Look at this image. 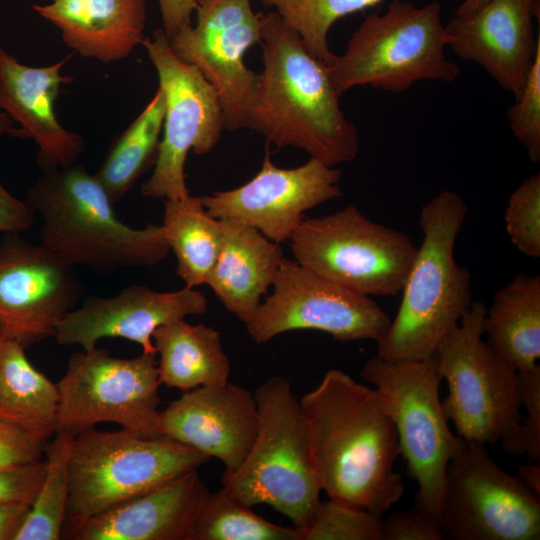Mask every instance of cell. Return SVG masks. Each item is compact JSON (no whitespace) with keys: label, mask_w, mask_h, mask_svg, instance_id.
Segmentation results:
<instances>
[{"label":"cell","mask_w":540,"mask_h":540,"mask_svg":"<svg viewBox=\"0 0 540 540\" xmlns=\"http://www.w3.org/2000/svg\"><path fill=\"white\" fill-rule=\"evenodd\" d=\"M45 460L0 469V504L33 503L41 487Z\"/></svg>","instance_id":"38"},{"label":"cell","mask_w":540,"mask_h":540,"mask_svg":"<svg viewBox=\"0 0 540 540\" xmlns=\"http://www.w3.org/2000/svg\"><path fill=\"white\" fill-rule=\"evenodd\" d=\"M439 522L443 539L538 540L540 499L484 444L462 439L446 468Z\"/></svg>","instance_id":"12"},{"label":"cell","mask_w":540,"mask_h":540,"mask_svg":"<svg viewBox=\"0 0 540 540\" xmlns=\"http://www.w3.org/2000/svg\"><path fill=\"white\" fill-rule=\"evenodd\" d=\"M275 12L304 41L310 53L327 64L335 55L328 34L339 19L373 7L382 0H259Z\"/></svg>","instance_id":"32"},{"label":"cell","mask_w":540,"mask_h":540,"mask_svg":"<svg viewBox=\"0 0 540 540\" xmlns=\"http://www.w3.org/2000/svg\"><path fill=\"white\" fill-rule=\"evenodd\" d=\"M539 0H490L480 9L454 14L445 26L456 56L481 66L503 89L517 98L533 64L540 35Z\"/></svg>","instance_id":"20"},{"label":"cell","mask_w":540,"mask_h":540,"mask_svg":"<svg viewBox=\"0 0 540 540\" xmlns=\"http://www.w3.org/2000/svg\"><path fill=\"white\" fill-rule=\"evenodd\" d=\"M83 294L75 267L19 233L0 242V338L25 349L54 337Z\"/></svg>","instance_id":"16"},{"label":"cell","mask_w":540,"mask_h":540,"mask_svg":"<svg viewBox=\"0 0 540 540\" xmlns=\"http://www.w3.org/2000/svg\"><path fill=\"white\" fill-rule=\"evenodd\" d=\"M220 226V250L206 284L245 324L273 285L283 251L251 226L231 220H220Z\"/></svg>","instance_id":"24"},{"label":"cell","mask_w":540,"mask_h":540,"mask_svg":"<svg viewBox=\"0 0 540 540\" xmlns=\"http://www.w3.org/2000/svg\"><path fill=\"white\" fill-rule=\"evenodd\" d=\"M441 14L438 1L417 7L393 0L383 14L367 15L345 52L326 64L338 95L355 86L401 93L421 80H456L460 71L445 54L451 37Z\"/></svg>","instance_id":"6"},{"label":"cell","mask_w":540,"mask_h":540,"mask_svg":"<svg viewBox=\"0 0 540 540\" xmlns=\"http://www.w3.org/2000/svg\"><path fill=\"white\" fill-rule=\"evenodd\" d=\"M196 23L183 27L169 45L182 61L194 65L216 90L225 128H247L258 74L244 63L249 48L260 44L262 13L251 0H196Z\"/></svg>","instance_id":"15"},{"label":"cell","mask_w":540,"mask_h":540,"mask_svg":"<svg viewBox=\"0 0 540 540\" xmlns=\"http://www.w3.org/2000/svg\"><path fill=\"white\" fill-rule=\"evenodd\" d=\"M74 435L55 433L46 442L41 487L14 540H59L69 501L68 464Z\"/></svg>","instance_id":"30"},{"label":"cell","mask_w":540,"mask_h":540,"mask_svg":"<svg viewBox=\"0 0 540 540\" xmlns=\"http://www.w3.org/2000/svg\"><path fill=\"white\" fill-rule=\"evenodd\" d=\"M295 261L365 296H396L417 247L405 233L368 219L350 204L303 219L290 238Z\"/></svg>","instance_id":"10"},{"label":"cell","mask_w":540,"mask_h":540,"mask_svg":"<svg viewBox=\"0 0 540 540\" xmlns=\"http://www.w3.org/2000/svg\"><path fill=\"white\" fill-rule=\"evenodd\" d=\"M381 518L331 499L320 500L300 529L302 540H382Z\"/></svg>","instance_id":"33"},{"label":"cell","mask_w":540,"mask_h":540,"mask_svg":"<svg viewBox=\"0 0 540 540\" xmlns=\"http://www.w3.org/2000/svg\"><path fill=\"white\" fill-rule=\"evenodd\" d=\"M258 430L243 463L221 478L243 503L268 505L302 529L322 491L307 424L289 380L271 376L254 392Z\"/></svg>","instance_id":"5"},{"label":"cell","mask_w":540,"mask_h":540,"mask_svg":"<svg viewBox=\"0 0 540 540\" xmlns=\"http://www.w3.org/2000/svg\"><path fill=\"white\" fill-rule=\"evenodd\" d=\"M260 45L263 70L247 128L330 167L352 161L358 131L340 107L327 65L275 11L263 14Z\"/></svg>","instance_id":"2"},{"label":"cell","mask_w":540,"mask_h":540,"mask_svg":"<svg viewBox=\"0 0 540 540\" xmlns=\"http://www.w3.org/2000/svg\"><path fill=\"white\" fill-rule=\"evenodd\" d=\"M517 384L527 416L501 440V447L512 456L526 455L528 462L540 463V366L517 372Z\"/></svg>","instance_id":"35"},{"label":"cell","mask_w":540,"mask_h":540,"mask_svg":"<svg viewBox=\"0 0 540 540\" xmlns=\"http://www.w3.org/2000/svg\"><path fill=\"white\" fill-rule=\"evenodd\" d=\"M152 36L142 45L157 72L165 113L154 170L141 192L150 198L179 199L190 194L184 173L188 152L209 153L220 140L225 118L214 87L194 65L174 55L164 30L158 28Z\"/></svg>","instance_id":"13"},{"label":"cell","mask_w":540,"mask_h":540,"mask_svg":"<svg viewBox=\"0 0 540 540\" xmlns=\"http://www.w3.org/2000/svg\"><path fill=\"white\" fill-rule=\"evenodd\" d=\"M25 201L41 217L40 244L74 267L98 273L151 267L170 251L162 224H125L103 186L83 165L42 172Z\"/></svg>","instance_id":"3"},{"label":"cell","mask_w":540,"mask_h":540,"mask_svg":"<svg viewBox=\"0 0 540 540\" xmlns=\"http://www.w3.org/2000/svg\"><path fill=\"white\" fill-rule=\"evenodd\" d=\"M209 459L165 436L149 438L123 428L83 431L71 445L69 501L62 531L198 469Z\"/></svg>","instance_id":"7"},{"label":"cell","mask_w":540,"mask_h":540,"mask_svg":"<svg viewBox=\"0 0 540 540\" xmlns=\"http://www.w3.org/2000/svg\"><path fill=\"white\" fill-rule=\"evenodd\" d=\"M14 121L5 112L0 111V137L8 134L10 135L14 130Z\"/></svg>","instance_id":"45"},{"label":"cell","mask_w":540,"mask_h":540,"mask_svg":"<svg viewBox=\"0 0 540 540\" xmlns=\"http://www.w3.org/2000/svg\"><path fill=\"white\" fill-rule=\"evenodd\" d=\"M510 128L532 162L540 160V44L520 95L507 113Z\"/></svg>","instance_id":"36"},{"label":"cell","mask_w":540,"mask_h":540,"mask_svg":"<svg viewBox=\"0 0 540 540\" xmlns=\"http://www.w3.org/2000/svg\"><path fill=\"white\" fill-rule=\"evenodd\" d=\"M158 425L161 436L219 459L225 471H235L257 434V402L254 393L232 382L201 386L161 410Z\"/></svg>","instance_id":"19"},{"label":"cell","mask_w":540,"mask_h":540,"mask_svg":"<svg viewBox=\"0 0 540 540\" xmlns=\"http://www.w3.org/2000/svg\"><path fill=\"white\" fill-rule=\"evenodd\" d=\"M152 340L160 384L187 392L229 382L231 365L216 329L178 319L159 326Z\"/></svg>","instance_id":"25"},{"label":"cell","mask_w":540,"mask_h":540,"mask_svg":"<svg viewBox=\"0 0 540 540\" xmlns=\"http://www.w3.org/2000/svg\"><path fill=\"white\" fill-rule=\"evenodd\" d=\"M361 377L377 390L394 424L400 455L418 486L415 505L439 520L446 468L462 438L452 433L442 408L436 354L416 361L376 355Z\"/></svg>","instance_id":"8"},{"label":"cell","mask_w":540,"mask_h":540,"mask_svg":"<svg viewBox=\"0 0 540 540\" xmlns=\"http://www.w3.org/2000/svg\"><path fill=\"white\" fill-rule=\"evenodd\" d=\"M162 226L177 259L176 274L187 287L206 284L220 250V220L208 214L202 197L189 194L164 201Z\"/></svg>","instance_id":"28"},{"label":"cell","mask_w":540,"mask_h":540,"mask_svg":"<svg viewBox=\"0 0 540 540\" xmlns=\"http://www.w3.org/2000/svg\"><path fill=\"white\" fill-rule=\"evenodd\" d=\"M322 491L382 517L404 494L394 424L375 388L339 369L299 399Z\"/></svg>","instance_id":"1"},{"label":"cell","mask_w":540,"mask_h":540,"mask_svg":"<svg viewBox=\"0 0 540 540\" xmlns=\"http://www.w3.org/2000/svg\"><path fill=\"white\" fill-rule=\"evenodd\" d=\"M273 293L245 323L250 337L266 343L285 332L317 330L335 340L378 341L391 318L370 296L349 290L284 257Z\"/></svg>","instance_id":"14"},{"label":"cell","mask_w":540,"mask_h":540,"mask_svg":"<svg viewBox=\"0 0 540 540\" xmlns=\"http://www.w3.org/2000/svg\"><path fill=\"white\" fill-rule=\"evenodd\" d=\"M467 206L443 190L420 213L423 240L404 282L397 314L377 343L387 361H416L436 354L445 334L472 304L471 274L457 264L454 246Z\"/></svg>","instance_id":"4"},{"label":"cell","mask_w":540,"mask_h":540,"mask_svg":"<svg viewBox=\"0 0 540 540\" xmlns=\"http://www.w3.org/2000/svg\"><path fill=\"white\" fill-rule=\"evenodd\" d=\"M197 470L63 530L61 539L193 540L210 494Z\"/></svg>","instance_id":"21"},{"label":"cell","mask_w":540,"mask_h":540,"mask_svg":"<svg viewBox=\"0 0 540 540\" xmlns=\"http://www.w3.org/2000/svg\"><path fill=\"white\" fill-rule=\"evenodd\" d=\"M483 329L487 343L516 372L539 367L540 276L520 273L497 290Z\"/></svg>","instance_id":"26"},{"label":"cell","mask_w":540,"mask_h":540,"mask_svg":"<svg viewBox=\"0 0 540 540\" xmlns=\"http://www.w3.org/2000/svg\"><path fill=\"white\" fill-rule=\"evenodd\" d=\"M71 56L50 66L31 67L0 48V111L20 124L10 136L37 144L42 172L75 164L84 150L82 137L64 129L54 110L61 86L73 81L61 74Z\"/></svg>","instance_id":"22"},{"label":"cell","mask_w":540,"mask_h":540,"mask_svg":"<svg viewBox=\"0 0 540 540\" xmlns=\"http://www.w3.org/2000/svg\"><path fill=\"white\" fill-rule=\"evenodd\" d=\"M489 1L490 0H464L455 11V14H467L474 12L483 7Z\"/></svg>","instance_id":"44"},{"label":"cell","mask_w":540,"mask_h":540,"mask_svg":"<svg viewBox=\"0 0 540 540\" xmlns=\"http://www.w3.org/2000/svg\"><path fill=\"white\" fill-rule=\"evenodd\" d=\"M519 478L536 494L540 495V463L528 462L518 466Z\"/></svg>","instance_id":"43"},{"label":"cell","mask_w":540,"mask_h":540,"mask_svg":"<svg viewBox=\"0 0 540 540\" xmlns=\"http://www.w3.org/2000/svg\"><path fill=\"white\" fill-rule=\"evenodd\" d=\"M33 9L87 58L118 61L145 39L146 0H52Z\"/></svg>","instance_id":"23"},{"label":"cell","mask_w":540,"mask_h":540,"mask_svg":"<svg viewBox=\"0 0 540 540\" xmlns=\"http://www.w3.org/2000/svg\"><path fill=\"white\" fill-rule=\"evenodd\" d=\"M507 234L525 256L540 257V173L526 178L510 195L504 214Z\"/></svg>","instance_id":"34"},{"label":"cell","mask_w":540,"mask_h":540,"mask_svg":"<svg viewBox=\"0 0 540 540\" xmlns=\"http://www.w3.org/2000/svg\"><path fill=\"white\" fill-rule=\"evenodd\" d=\"M165 96L158 87L138 117L112 143L94 174L113 203L155 165L162 134Z\"/></svg>","instance_id":"29"},{"label":"cell","mask_w":540,"mask_h":540,"mask_svg":"<svg viewBox=\"0 0 540 540\" xmlns=\"http://www.w3.org/2000/svg\"><path fill=\"white\" fill-rule=\"evenodd\" d=\"M57 384L55 433L77 435L111 422L144 437H159L156 353L112 356L97 346L74 352Z\"/></svg>","instance_id":"11"},{"label":"cell","mask_w":540,"mask_h":540,"mask_svg":"<svg viewBox=\"0 0 540 540\" xmlns=\"http://www.w3.org/2000/svg\"><path fill=\"white\" fill-rule=\"evenodd\" d=\"M193 540H302V533L261 517L222 487L209 494Z\"/></svg>","instance_id":"31"},{"label":"cell","mask_w":540,"mask_h":540,"mask_svg":"<svg viewBox=\"0 0 540 540\" xmlns=\"http://www.w3.org/2000/svg\"><path fill=\"white\" fill-rule=\"evenodd\" d=\"M207 310L206 297L194 288L160 292L129 285L114 296L84 300L59 322L54 337L59 345H79L85 351L103 338H124L144 353H156L152 335L159 326Z\"/></svg>","instance_id":"18"},{"label":"cell","mask_w":540,"mask_h":540,"mask_svg":"<svg viewBox=\"0 0 540 540\" xmlns=\"http://www.w3.org/2000/svg\"><path fill=\"white\" fill-rule=\"evenodd\" d=\"M29 509L22 503L0 504V540H14Z\"/></svg>","instance_id":"42"},{"label":"cell","mask_w":540,"mask_h":540,"mask_svg":"<svg viewBox=\"0 0 540 540\" xmlns=\"http://www.w3.org/2000/svg\"><path fill=\"white\" fill-rule=\"evenodd\" d=\"M340 169L310 158L296 168L277 167L267 152L258 173L244 185L203 196L208 214L251 226L268 239L290 240L307 210L342 196Z\"/></svg>","instance_id":"17"},{"label":"cell","mask_w":540,"mask_h":540,"mask_svg":"<svg viewBox=\"0 0 540 540\" xmlns=\"http://www.w3.org/2000/svg\"><path fill=\"white\" fill-rule=\"evenodd\" d=\"M486 309L472 302L436 352L448 386L442 400L447 420L459 437L484 445L501 441L522 419L517 372L482 338Z\"/></svg>","instance_id":"9"},{"label":"cell","mask_w":540,"mask_h":540,"mask_svg":"<svg viewBox=\"0 0 540 540\" xmlns=\"http://www.w3.org/2000/svg\"><path fill=\"white\" fill-rule=\"evenodd\" d=\"M45 444L0 419V469L41 460Z\"/></svg>","instance_id":"39"},{"label":"cell","mask_w":540,"mask_h":540,"mask_svg":"<svg viewBox=\"0 0 540 540\" xmlns=\"http://www.w3.org/2000/svg\"><path fill=\"white\" fill-rule=\"evenodd\" d=\"M163 21V30L168 39L173 38L183 27L191 24L196 0H158Z\"/></svg>","instance_id":"41"},{"label":"cell","mask_w":540,"mask_h":540,"mask_svg":"<svg viewBox=\"0 0 540 540\" xmlns=\"http://www.w3.org/2000/svg\"><path fill=\"white\" fill-rule=\"evenodd\" d=\"M35 212L0 183V233H20L34 221Z\"/></svg>","instance_id":"40"},{"label":"cell","mask_w":540,"mask_h":540,"mask_svg":"<svg viewBox=\"0 0 540 540\" xmlns=\"http://www.w3.org/2000/svg\"><path fill=\"white\" fill-rule=\"evenodd\" d=\"M382 540H443L439 520L417 507L381 518Z\"/></svg>","instance_id":"37"},{"label":"cell","mask_w":540,"mask_h":540,"mask_svg":"<svg viewBox=\"0 0 540 540\" xmlns=\"http://www.w3.org/2000/svg\"><path fill=\"white\" fill-rule=\"evenodd\" d=\"M57 384L38 371L20 344L0 338V419L37 441L55 434Z\"/></svg>","instance_id":"27"}]
</instances>
